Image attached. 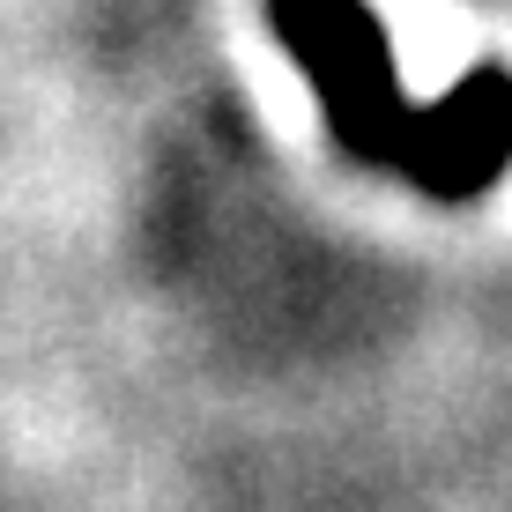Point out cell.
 Segmentation results:
<instances>
[{
  "label": "cell",
  "mask_w": 512,
  "mask_h": 512,
  "mask_svg": "<svg viewBox=\"0 0 512 512\" xmlns=\"http://www.w3.org/2000/svg\"><path fill=\"white\" fill-rule=\"evenodd\" d=\"M268 23L282 52L305 67L312 97H320L327 134L342 141L357 164H401L416 127V104L401 90V67L386 52V30L364 0H268Z\"/></svg>",
  "instance_id": "1"
},
{
  "label": "cell",
  "mask_w": 512,
  "mask_h": 512,
  "mask_svg": "<svg viewBox=\"0 0 512 512\" xmlns=\"http://www.w3.org/2000/svg\"><path fill=\"white\" fill-rule=\"evenodd\" d=\"M401 179L431 201H483L512 171V67H468L438 104H416Z\"/></svg>",
  "instance_id": "2"
}]
</instances>
